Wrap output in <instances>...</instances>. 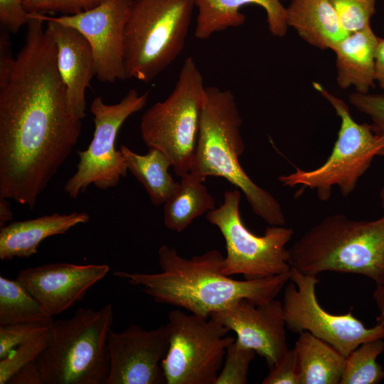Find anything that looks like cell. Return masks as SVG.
<instances>
[{
    "mask_svg": "<svg viewBox=\"0 0 384 384\" xmlns=\"http://www.w3.org/2000/svg\"><path fill=\"white\" fill-rule=\"evenodd\" d=\"M27 16L24 44L0 78V197L32 209L77 144L82 119L70 108L44 21Z\"/></svg>",
    "mask_w": 384,
    "mask_h": 384,
    "instance_id": "obj_1",
    "label": "cell"
},
{
    "mask_svg": "<svg viewBox=\"0 0 384 384\" xmlns=\"http://www.w3.org/2000/svg\"><path fill=\"white\" fill-rule=\"evenodd\" d=\"M158 258L159 272L117 271L114 274L140 286L156 302L206 318L240 299L260 304L275 299L289 281L290 271L257 279H233L223 274L225 256L217 250L188 259L164 245L158 250Z\"/></svg>",
    "mask_w": 384,
    "mask_h": 384,
    "instance_id": "obj_2",
    "label": "cell"
},
{
    "mask_svg": "<svg viewBox=\"0 0 384 384\" xmlns=\"http://www.w3.org/2000/svg\"><path fill=\"white\" fill-rule=\"evenodd\" d=\"M242 119L230 90L206 87L199 134L190 172L203 181L222 177L242 191L252 211L269 225H284L277 200L257 185L240 166L245 150L240 133Z\"/></svg>",
    "mask_w": 384,
    "mask_h": 384,
    "instance_id": "obj_3",
    "label": "cell"
},
{
    "mask_svg": "<svg viewBox=\"0 0 384 384\" xmlns=\"http://www.w3.org/2000/svg\"><path fill=\"white\" fill-rule=\"evenodd\" d=\"M292 268L316 275L327 271L357 274L384 283V215L372 220L342 214L324 218L289 249Z\"/></svg>",
    "mask_w": 384,
    "mask_h": 384,
    "instance_id": "obj_4",
    "label": "cell"
},
{
    "mask_svg": "<svg viewBox=\"0 0 384 384\" xmlns=\"http://www.w3.org/2000/svg\"><path fill=\"white\" fill-rule=\"evenodd\" d=\"M112 322L110 303L98 310L80 308L69 319L54 320L51 340L36 361L43 383L105 384Z\"/></svg>",
    "mask_w": 384,
    "mask_h": 384,
    "instance_id": "obj_5",
    "label": "cell"
},
{
    "mask_svg": "<svg viewBox=\"0 0 384 384\" xmlns=\"http://www.w3.org/2000/svg\"><path fill=\"white\" fill-rule=\"evenodd\" d=\"M195 6V0H132L125 28L127 79L148 83L176 59Z\"/></svg>",
    "mask_w": 384,
    "mask_h": 384,
    "instance_id": "obj_6",
    "label": "cell"
},
{
    "mask_svg": "<svg viewBox=\"0 0 384 384\" xmlns=\"http://www.w3.org/2000/svg\"><path fill=\"white\" fill-rule=\"evenodd\" d=\"M203 75L193 58L183 63L174 89L142 114L139 130L146 145L161 151L176 176L190 172L206 99Z\"/></svg>",
    "mask_w": 384,
    "mask_h": 384,
    "instance_id": "obj_7",
    "label": "cell"
},
{
    "mask_svg": "<svg viewBox=\"0 0 384 384\" xmlns=\"http://www.w3.org/2000/svg\"><path fill=\"white\" fill-rule=\"evenodd\" d=\"M316 90L331 105L341 120L337 139L326 161L316 169L302 170L280 176L283 186H302L315 190L318 198L328 201L334 186L343 196L353 193L358 180L377 156L384 155V136L376 133L371 124H359L352 117L345 102L319 82Z\"/></svg>",
    "mask_w": 384,
    "mask_h": 384,
    "instance_id": "obj_8",
    "label": "cell"
},
{
    "mask_svg": "<svg viewBox=\"0 0 384 384\" xmlns=\"http://www.w3.org/2000/svg\"><path fill=\"white\" fill-rule=\"evenodd\" d=\"M240 199V189L226 191L223 203L206 213L207 220L219 229L225 240L223 274L257 279L289 272L287 245L292 238L293 229L269 225L263 235L254 234L241 218Z\"/></svg>",
    "mask_w": 384,
    "mask_h": 384,
    "instance_id": "obj_9",
    "label": "cell"
},
{
    "mask_svg": "<svg viewBox=\"0 0 384 384\" xmlns=\"http://www.w3.org/2000/svg\"><path fill=\"white\" fill-rule=\"evenodd\" d=\"M169 348L161 361L166 384H215L228 346L235 339L211 317L172 310L166 324Z\"/></svg>",
    "mask_w": 384,
    "mask_h": 384,
    "instance_id": "obj_10",
    "label": "cell"
},
{
    "mask_svg": "<svg viewBox=\"0 0 384 384\" xmlns=\"http://www.w3.org/2000/svg\"><path fill=\"white\" fill-rule=\"evenodd\" d=\"M148 97V92L139 94L131 89L116 104H106L101 97L92 100L93 137L85 150L78 151L76 172L64 186L70 198H78L90 184L101 190L116 187L121 178L127 176L128 169L123 156L115 148L117 134L129 116L145 107Z\"/></svg>",
    "mask_w": 384,
    "mask_h": 384,
    "instance_id": "obj_11",
    "label": "cell"
},
{
    "mask_svg": "<svg viewBox=\"0 0 384 384\" xmlns=\"http://www.w3.org/2000/svg\"><path fill=\"white\" fill-rule=\"evenodd\" d=\"M289 281L284 287L282 303L286 327L291 331H308L345 357L363 343L384 338L383 326L366 327L353 316L352 309L343 314L326 311L316 298L319 279L316 275L291 267Z\"/></svg>",
    "mask_w": 384,
    "mask_h": 384,
    "instance_id": "obj_12",
    "label": "cell"
},
{
    "mask_svg": "<svg viewBox=\"0 0 384 384\" xmlns=\"http://www.w3.org/2000/svg\"><path fill=\"white\" fill-rule=\"evenodd\" d=\"M132 0H105L90 10L73 15L48 16L30 13L78 31L92 48L95 73L103 82L127 79L124 64L125 28Z\"/></svg>",
    "mask_w": 384,
    "mask_h": 384,
    "instance_id": "obj_13",
    "label": "cell"
},
{
    "mask_svg": "<svg viewBox=\"0 0 384 384\" xmlns=\"http://www.w3.org/2000/svg\"><path fill=\"white\" fill-rule=\"evenodd\" d=\"M110 370L105 384H166L161 361L169 339L166 326L147 330L132 324L110 330L107 339Z\"/></svg>",
    "mask_w": 384,
    "mask_h": 384,
    "instance_id": "obj_14",
    "label": "cell"
},
{
    "mask_svg": "<svg viewBox=\"0 0 384 384\" xmlns=\"http://www.w3.org/2000/svg\"><path fill=\"white\" fill-rule=\"evenodd\" d=\"M214 319L237 335L235 341L262 356L269 368L288 351L282 303L276 299L255 304L235 301L213 312Z\"/></svg>",
    "mask_w": 384,
    "mask_h": 384,
    "instance_id": "obj_15",
    "label": "cell"
},
{
    "mask_svg": "<svg viewBox=\"0 0 384 384\" xmlns=\"http://www.w3.org/2000/svg\"><path fill=\"white\" fill-rule=\"evenodd\" d=\"M109 270L105 264L56 262L21 270L16 279L37 300L45 314L53 318L83 299Z\"/></svg>",
    "mask_w": 384,
    "mask_h": 384,
    "instance_id": "obj_16",
    "label": "cell"
},
{
    "mask_svg": "<svg viewBox=\"0 0 384 384\" xmlns=\"http://www.w3.org/2000/svg\"><path fill=\"white\" fill-rule=\"evenodd\" d=\"M46 31L57 48V67L65 85L70 110L80 119L85 117V90L95 75L92 48L78 31L46 20Z\"/></svg>",
    "mask_w": 384,
    "mask_h": 384,
    "instance_id": "obj_17",
    "label": "cell"
},
{
    "mask_svg": "<svg viewBox=\"0 0 384 384\" xmlns=\"http://www.w3.org/2000/svg\"><path fill=\"white\" fill-rule=\"evenodd\" d=\"M251 4L264 9L269 30L273 36H285L288 28L287 9L280 0H195L198 8L195 37L206 40L217 32L242 26L245 16L240 9Z\"/></svg>",
    "mask_w": 384,
    "mask_h": 384,
    "instance_id": "obj_18",
    "label": "cell"
},
{
    "mask_svg": "<svg viewBox=\"0 0 384 384\" xmlns=\"http://www.w3.org/2000/svg\"><path fill=\"white\" fill-rule=\"evenodd\" d=\"M86 213H53L34 219L14 221L1 228L0 259L29 257L36 254L43 240L65 233L71 228L89 221Z\"/></svg>",
    "mask_w": 384,
    "mask_h": 384,
    "instance_id": "obj_19",
    "label": "cell"
},
{
    "mask_svg": "<svg viewBox=\"0 0 384 384\" xmlns=\"http://www.w3.org/2000/svg\"><path fill=\"white\" fill-rule=\"evenodd\" d=\"M378 37L370 26L348 33L331 49L336 54V82L341 89L351 86L356 92H368L375 80Z\"/></svg>",
    "mask_w": 384,
    "mask_h": 384,
    "instance_id": "obj_20",
    "label": "cell"
},
{
    "mask_svg": "<svg viewBox=\"0 0 384 384\" xmlns=\"http://www.w3.org/2000/svg\"><path fill=\"white\" fill-rule=\"evenodd\" d=\"M286 8L288 26L311 46L332 49L348 33L330 0H291Z\"/></svg>",
    "mask_w": 384,
    "mask_h": 384,
    "instance_id": "obj_21",
    "label": "cell"
},
{
    "mask_svg": "<svg viewBox=\"0 0 384 384\" xmlns=\"http://www.w3.org/2000/svg\"><path fill=\"white\" fill-rule=\"evenodd\" d=\"M293 348L299 384H340L346 357L333 346L308 331H302Z\"/></svg>",
    "mask_w": 384,
    "mask_h": 384,
    "instance_id": "obj_22",
    "label": "cell"
},
{
    "mask_svg": "<svg viewBox=\"0 0 384 384\" xmlns=\"http://www.w3.org/2000/svg\"><path fill=\"white\" fill-rule=\"evenodd\" d=\"M128 171L143 186L151 204L164 205L176 192V181L169 169L172 167L168 157L159 149L150 147L146 154L132 151L124 144L119 146Z\"/></svg>",
    "mask_w": 384,
    "mask_h": 384,
    "instance_id": "obj_23",
    "label": "cell"
},
{
    "mask_svg": "<svg viewBox=\"0 0 384 384\" xmlns=\"http://www.w3.org/2000/svg\"><path fill=\"white\" fill-rule=\"evenodd\" d=\"M203 181L188 172L181 176L174 195L164 204V224L181 233L197 218L215 208V201Z\"/></svg>",
    "mask_w": 384,
    "mask_h": 384,
    "instance_id": "obj_24",
    "label": "cell"
},
{
    "mask_svg": "<svg viewBox=\"0 0 384 384\" xmlns=\"http://www.w3.org/2000/svg\"><path fill=\"white\" fill-rule=\"evenodd\" d=\"M53 321L17 279L0 277V326L23 322L51 324Z\"/></svg>",
    "mask_w": 384,
    "mask_h": 384,
    "instance_id": "obj_25",
    "label": "cell"
},
{
    "mask_svg": "<svg viewBox=\"0 0 384 384\" xmlns=\"http://www.w3.org/2000/svg\"><path fill=\"white\" fill-rule=\"evenodd\" d=\"M384 351L383 338L361 343L346 357L340 384H378L384 380V368L377 362Z\"/></svg>",
    "mask_w": 384,
    "mask_h": 384,
    "instance_id": "obj_26",
    "label": "cell"
},
{
    "mask_svg": "<svg viewBox=\"0 0 384 384\" xmlns=\"http://www.w3.org/2000/svg\"><path fill=\"white\" fill-rule=\"evenodd\" d=\"M255 354V351L242 346L235 340L226 349L215 384L247 383L249 366Z\"/></svg>",
    "mask_w": 384,
    "mask_h": 384,
    "instance_id": "obj_27",
    "label": "cell"
},
{
    "mask_svg": "<svg viewBox=\"0 0 384 384\" xmlns=\"http://www.w3.org/2000/svg\"><path fill=\"white\" fill-rule=\"evenodd\" d=\"M51 329L40 338L19 346L0 360V384L8 383L12 376L27 364L37 361L51 340Z\"/></svg>",
    "mask_w": 384,
    "mask_h": 384,
    "instance_id": "obj_28",
    "label": "cell"
},
{
    "mask_svg": "<svg viewBox=\"0 0 384 384\" xmlns=\"http://www.w3.org/2000/svg\"><path fill=\"white\" fill-rule=\"evenodd\" d=\"M52 324L23 322L0 326V360L19 346L31 342L49 331Z\"/></svg>",
    "mask_w": 384,
    "mask_h": 384,
    "instance_id": "obj_29",
    "label": "cell"
},
{
    "mask_svg": "<svg viewBox=\"0 0 384 384\" xmlns=\"http://www.w3.org/2000/svg\"><path fill=\"white\" fill-rule=\"evenodd\" d=\"M343 28L348 33L370 26L377 0H330Z\"/></svg>",
    "mask_w": 384,
    "mask_h": 384,
    "instance_id": "obj_30",
    "label": "cell"
},
{
    "mask_svg": "<svg viewBox=\"0 0 384 384\" xmlns=\"http://www.w3.org/2000/svg\"><path fill=\"white\" fill-rule=\"evenodd\" d=\"M105 0H23L27 13L73 15L96 7Z\"/></svg>",
    "mask_w": 384,
    "mask_h": 384,
    "instance_id": "obj_31",
    "label": "cell"
},
{
    "mask_svg": "<svg viewBox=\"0 0 384 384\" xmlns=\"http://www.w3.org/2000/svg\"><path fill=\"white\" fill-rule=\"evenodd\" d=\"M349 102L358 111L369 116L373 130L384 136V94L352 92Z\"/></svg>",
    "mask_w": 384,
    "mask_h": 384,
    "instance_id": "obj_32",
    "label": "cell"
},
{
    "mask_svg": "<svg viewBox=\"0 0 384 384\" xmlns=\"http://www.w3.org/2000/svg\"><path fill=\"white\" fill-rule=\"evenodd\" d=\"M262 384H299V369L294 348H289L279 361L270 368Z\"/></svg>",
    "mask_w": 384,
    "mask_h": 384,
    "instance_id": "obj_33",
    "label": "cell"
},
{
    "mask_svg": "<svg viewBox=\"0 0 384 384\" xmlns=\"http://www.w3.org/2000/svg\"><path fill=\"white\" fill-rule=\"evenodd\" d=\"M23 8V0H0V22L8 33H16L29 18Z\"/></svg>",
    "mask_w": 384,
    "mask_h": 384,
    "instance_id": "obj_34",
    "label": "cell"
},
{
    "mask_svg": "<svg viewBox=\"0 0 384 384\" xmlns=\"http://www.w3.org/2000/svg\"><path fill=\"white\" fill-rule=\"evenodd\" d=\"M8 383L43 384L36 361L21 368L12 376Z\"/></svg>",
    "mask_w": 384,
    "mask_h": 384,
    "instance_id": "obj_35",
    "label": "cell"
},
{
    "mask_svg": "<svg viewBox=\"0 0 384 384\" xmlns=\"http://www.w3.org/2000/svg\"><path fill=\"white\" fill-rule=\"evenodd\" d=\"M375 80L384 90V38H378L375 54Z\"/></svg>",
    "mask_w": 384,
    "mask_h": 384,
    "instance_id": "obj_36",
    "label": "cell"
},
{
    "mask_svg": "<svg viewBox=\"0 0 384 384\" xmlns=\"http://www.w3.org/2000/svg\"><path fill=\"white\" fill-rule=\"evenodd\" d=\"M373 297L378 310L375 324L384 327V283L376 286Z\"/></svg>",
    "mask_w": 384,
    "mask_h": 384,
    "instance_id": "obj_37",
    "label": "cell"
},
{
    "mask_svg": "<svg viewBox=\"0 0 384 384\" xmlns=\"http://www.w3.org/2000/svg\"><path fill=\"white\" fill-rule=\"evenodd\" d=\"M8 198L0 197V226L6 225V223L13 218V212Z\"/></svg>",
    "mask_w": 384,
    "mask_h": 384,
    "instance_id": "obj_38",
    "label": "cell"
},
{
    "mask_svg": "<svg viewBox=\"0 0 384 384\" xmlns=\"http://www.w3.org/2000/svg\"><path fill=\"white\" fill-rule=\"evenodd\" d=\"M380 204L383 210V215H384V184L380 192Z\"/></svg>",
    "mask_w": 384,
    "mask_h": 384,
    "instance_id": "obj_39",
    "label": "cell"
},
{
    "mask_svg": "<svg viewBox=\"0 0 384 384\" xmlns=\"http://www.w3.org/2000/svg\"><path fill=\"white\" fill-rule=\"evenodd\" d=\"M280 1H291V0H280Z\"/></svg>",
    "mask_w": 384,
    "mask_h": 384,
    "instance_id": "obj_40",
    "label": "cell"
}]
</instances>
